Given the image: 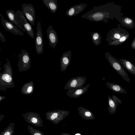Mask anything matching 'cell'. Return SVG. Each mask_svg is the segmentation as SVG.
<instances>
[{"instance_id":"obj_1","label":"cell","mask_w":135,"mask_h":135,"mask_svg":"<svg viewBox=\"0 0 135 135\" xmlns=\"http://www.w3.org/2000/svg\"><path fill=\"white\" fill-rule=\"evenodd\" d=\"M114 7V4L112 3L94 6L81 17L91 22L103 21L106 23L108 21V19H113L115 17Z\"/></svg>"},{"instance_id":"obj_2","label":"cell","mask_w":135,"mask_h":135,"mask_svg":"<svg viewBox=\"0 0 135 135\" xmlns=\"http://www.w3.org/2000/svg\"><path fill=\"white\" fill-rule=\"evenodd\" d=\"M6 60L7 62L4 65L3 72L0 73V90L4 91L7 88L15 86L12 68L9 60Z\"/></svg>"},{"instance_id":"obj_3","label":"cell","mask_w":135,"mask_h":135,"mask_svg":"<svg viewBox=\"0 0 135 135\" xmlns=\"http://www.w3.org/2000/svg\"><path fill=\"white\" fill-rule=\"evenodd\" d=\"M105 57L111 67L125 81L131 83L130 79L119 60L114 57L108 52L105 53Z\"/></svg>"},{"instance_id":"obj_4","label":"cell","mask_w":135,"mask_h":135,"mask_svg":"<svg viewBox=\"0 0 135 135\" xmlns=\"http://www.w3.org/2000/svg\"><path fill=\"white\" fill-rule=\"evenodd\" d=\"M19 61L17 64L19 71H26L30 69L31 59L28 52L26 50L21 49V52L18 55Z\"/></svg>"},{"instance_id":"obj_5","label":"cell","mask_w":135,"mask_h":135,"mask_svg":"<svg viewBox=\"0 0 135 135\" xmlns=\"http://www.w3.org/2000/svg\"><path fill=\"white\" fill-rule=\"evenodd\" d=\"M118 27L110 30L107 33L106 40L108 44L117 40L119 39L129 32L126 30L121 28L120 25Z\"/></svg>"},{"instance_id":"obj_6","label":"cell","mask_w":135,"mask_h":135,"mask_svg":"<svg viewBox=\"0 0 135 135\" xmlns=\"http://www.w3.org/2000/svg\"><path fill=\"white\" fill-rule=\"evenodd\" d=\"M86 81L85 77L79 76L73 77L67 82L64 88L69 90L82 88Z\"/></svg>"},{"instance_id":"obj_7","label":"cell","mask_w":135,"mask_h":135,"mask_svg":"<svg viewBox=\"0 0 135 135\" xmlns=\"http://www.w3.org/2000/svg\"><path fill=\"white\" fill-rule=\"evenodd\" d=\"M21 115L27 123L37 127H43V121L38 113L28 112Z\"/></svg>"},{"instance_id":"obj_8","label":"cell","mask_w":135,"mask_h":135,"mask_svg":"<svg viewBox=\"0 0 135 135\" xmlns=\"http://www.w3.org/2000/svg\"><path fill=\"white\" fill-rule=\"evenodd\" d=\"M22 12L28 21L32 25H34L35 20V11L31 3H23L21 5Z\"/></svg>"},{"instance_id":"obj_9","label":"cell","mask_w":135,"mask_h":135,"mask_svg":"<svg viewBox=\"0 0 135 135\" xmlns=\"http://www.w3.org/2000/svg\"><path fill=\"white\" fill-rule=\"evenodd\" d=\"M37 32L35 40V47L37 53L38 55L43 52L44 45L41 21H38L37 24Z\"/></svg>"},{"instance_id":"obj_10","label":"cell","mask_w":135,"mask_h":135,"mask_svg":"<svg viewBox=\"0 0 135 135\" xmlns=\"http://www.w3.org/2000/svg\"><path fill=\"white\" fill-rule=\"evenodd\" d=\"M23 27L28 35L32 38H34L35 35L32 25L29 23L24 14L20 10L15 11Z\"/></svg>"},{"instance_id":"obj_11","label":"cell","mask_w":135,"mask_h":135,"mask_svg":"<svg viewBox=\"0 0 135 135\" xmlns=\"http://www.w3.org/2000/svg\"><path fill=\"white\" fill-rule=\"evenodd\" d=\"M1 21L2 25L8 31L14 35H24V33L14 24L4 18H1Z\"/></svg>"},{"instance_id":"obj_12","label":"cell","mask_w":135,"mask_h":135,"mask_svg":"<svg viewBox=\"0 0 135 135\" xmlns=\"http://www.w3.org/2000/svg\"><path fill=\"white\" fill-rule=\"evenodd\" d=\"M46 32L49 44L51 47L54 49L58 41L56 32L54 30L53 27L50 25L46 29Z\"/></svg>"},{"instance_id":"obj_13","label":"cell","mask_w":135,"mask_h":135,"mask_svg":"<svg viewBox=\"0 0 135 135\" xmlns=\"http://www.w3.org/2000/svg\"><path fill=\"white\" fill-rule=\"evenodd\" d=\"M6 13L9 21L15 24L23 32L26 31L22 25L21 22L14 9H9L6 11Z\"/></svg>"},{"instance_id":"obj_14","label":"cell","mask_w":135,"mask_h":135,"mask_svg":"<svg viewBox=\"0 0 135 135\" xmlns=\"http://www.w3.org/2000/svg\"><path fill=\"white\" fill-rule=\"evenodd\" d=\"M108 109L110 114L115 113L116 112L117 107L119 104H121L122 103L121 100L116 96L113 95H112V97L109 95H108Z\"/></svg>"},{"instance_id":"obj_15","label":"cell","mask_w":135,"mask_h":135,"mask_svg":"<svg viewBox=\"0 0 135 135\" xmlns=\"http://www.w3.org/2000/svg\"><path fill=\"white\" fill-rule=\"evenodd\" d=\"M88 4L81 3L70 7L66 12V15L69 17L76 16L83 11Z\"/></svg>"},{"instance_id":"obj_16","label":"cell","mask_w":135,"mask_h":135,"mask_svg":"<svg viewBox=\"0 0 135 135\" xmlns=\"http://www.w3.org/2000/svg\"><path fill=\"white\" fill-rule=\"evenodd\" d=\"M71 51L68 50L64 52L60 60L61 71H64L66 70L69 65L71 61Z\"/></svg>"},{"instance_id":"obj_17","label":"cell","mask_w":135,"mask_h":135,"mask_svg":"<svg viewBox=\"0 0 135 135\" xmlns=\"http://www.w3.org/2000/svg\"><path fill=\"white\" fill-rule=\"evenodd\" d=\"M90 85V84H88L82 88L74 90H68L66 92V94L68 96L71 98H78L86 92Z\"/></svg>"},{"instance_id":"obj_18","label":"cell","mask_w":135,"mask_h":135,"mask_svg":"<svg viewBox=\"0 0 135 135\" xmlns=\"http://www.w3.org/2000/svg\"><path fill=\"white\" fill-rule=\"evenodd\" d=\"M118 20V22L123 27L130 29H133L135 27L134 21L131 18L125 16L120 17Z\"/></svg>"},{"instance_id":"obj_19","label":"cell","mask_w":135,"mask_h":135,"mask_svg":"<svg viewBox=\"0 0 135 135\" xmlns=\"http://www.w3.org/2000/svg\"><path fill=\"white\" fill-rule=\"evenodd\" d=\"M118 60L128 72L135 76V66L133 63L126 59H119Z\"/></svg>"},{"instance_id":"obj_20","label":"cell","mask_w":135,"mask_h":135,"mask_svg":"<svg viewBox=\"0 0 135 135\" xmlns=\"http://www.w3.org/2000/svg\"><path fill=\"white\" fill-rule=\"evenodd\" d=\"M106 85L107 86L114 92L121 94H127L125 89L118 84L107 82Z\"/></svg>"},{"instance_id":"obj_21","label":"cell","mask_w":135,"mask_h":135,"mask_svg":"<svg viewBox=\"0 0 135 135\" xmlns=\"http://www.w3.org/2000/svg\"><path fill=\"white\" fill-rule=\"evenodd\" d=\"M34 83L32 81L25 83L21 88V93L25 95L32 94L34 90Z\"/></svg>"},{"instance_id":"obj_22","label":"cell","mask_w":135,"mask_h":135,"mask_svg":"<svg viewBox=\"0 0 135 135\" xmlns=\"http://www.w3.org/2000/svg\"><path fill=\"white\" fill-rule=\"evenodd\" d=\"M46 6L53 13H55L56 11L58 5L57 0H42Z\"/></svg>"},{"instance_id":"obj_23","label":"cell","mask_w":135,"mask_h":135,"mask_svg":"<svg viewBox=\"0 0 135 135\" xmlns=\"http://www.w3.org/2000/svg\"><path fill=\"white\" fill-rule=\"evenodd\" d=\"M15 123L11 122L0 133V135H13Z\"/></svg>"},{"instance_id":"obj_24","label":"cell","mask_w":135,"mask_h":135,"mask_svg":"<svg viewBox=\"0 0 135 135\" xmlns=\"http://www.w3.org/2000/svg\"><path fill=\"white\" fill-rule=\"evenodd\" d=\"M91 36L92 41L95 45L98 46L100 44L102 37L99 33L93 32L91 33Z\"/></svg>"},{"instance_id":"obj_25","label":"cell","mask_w":135,"mask_h":135,"mask_svg":"<svg viewBox=\"0 0 135 135\" xmlns=\"http://www.w3.org/2000/svg\"><path fill=\"white\" fill-rule=\"evenodd\" d=\"M129 36V33L123 36L120 39L112 42L108 44V45L117 46L120 45L126 42Z\"/></svg>"},{"instance_id":"obj_26","label":"cell","mask_w":135,"mask_h":135,"mask_svg":"<svg viewBox=\"0 0 135 135\" xmlns=\"http://www.w3.org/2000/svg\"><path fill=\"white\" fill-rule=\"evenodd\" d=\"M27 129L31 135H44L42 132L34 128L30 125L27 126Z\"/></svg>"},{"instance_id":"obj_27","label":"cell","mask_w":135,"mask_h":135,"mask_svg":"<svg viewBox=\"0 0 135 135\" xmlns=\"http://www.w3.org/2000/svg\"><path fill=\"white\" fill-rule=\"evenodd\" d=\"M0 39L2 42H6L5 38L4 35L2 34L1 32H0Z\"/></svg>"},{"instance_id":"obj_28","label":"cell","mask_w":135,"mask_h":135,"mask_svg":"<svg viewBox=\"0 0 135 135\" xmlns=\"http://www.w3.org/2000/svg\"><path fill=\"white\" fill-rule=\"evenodd\" d=\"M131 46L133 49L135 50V37L132 42Z\"/></svg>"},{"instance_id":"obj_29","label":"cell","mask_w":135,"mask_h":135,"mask_svg":"<svg viewBox=\"0 0 135 135\" xmlns=\"http://www.w3.org/2000/svg\"><path fill=\"white\" fill-rule=\"evenodd\" d=\"M85 112L84 114L86 116L89 117L91 115V113L90 112L86 111Z\"/></svg>"},{"instance_id":"obj_30","label":"cell","mask_w":135,"mask_h":135,"mask_svg":"<svg viewBox=\"0 0 135 135\" xmlns=\"http://www.w3.org/2000/svg\"><path fill=\"white\" fill-rule=\"evenodd\" d=\"M6 98V97L0 95V102L4 99Z\"/></svg>"},{"instance_id":"obj_31","label":"cell","mask_w":135,"mask_h":135,"mask_svg":"<svg viewBox=\"0 0 135 135\" xmlns=\"http://www.w3.org/2000/svg\"><path fill=\"white\" fill-rule=\"evenodd\" d=\"M5 117L4 115L3 114H1L0 115V122Z\"/></svg>"},{"instance_id":"obj_32","label":"cell","mask_w":135,"mask_h":135,"mask_svg":"<svg viewBox=\"0 0 135 135\" xmlns=\"http://www.w3.org/2000/svg\"><path fill=\"white\" fill-rule=\"evenodd\" d=\"M0 16L1 17H2V18H4V17L1 13H0Z\"/></svg>"},{"instance_id":"obj_33","label":"cell","mask_w":135,"mask_h":135,"mask_svg":"<svg viewBox=\"0 0 135 135\" xmlns=\"http://www.w3.org/2000/svg\"><path fill=\"white\" fill-rule=\"evenodd\" d=\"M76 135H80L79 134H76Z\"/></svg>"},{"instance_id":"obj_34","label":"cell","mask_w":135,"mask_h":135,"mask_svg":"<svg viewBox=\"0 0 135 135\" xmlns=\"http://www.w3.org/2000/svg\"><path fill=\"white\" fill-rule=\"evenodd\" d=\"M24 135V134H21V135Z\"/></svg>"},{"instance_id":"obj_35","label":"cell","mask_w":135,"mask_h":135,"mask_svg":"<svg viewBox=\"0 0 135 135\" xmlns=\"http://www.w3.org/2000/svg\"></svg>"}]
</instances>
